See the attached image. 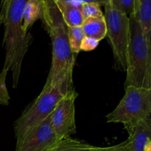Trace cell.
Returning a JSON list of instances; mask_svg holds the SVG:
<instances>
[{
  "label": "cell",
  "instance_id": "obj_1",
  "mask_svg": "<svg viewBox=\"0 0 151 151\" xmlns=\"http://www.w3.org/2000/svg\"><path fill=\"white\" fill-rule=\"evenodd\" d=\"M41 20L50 37L52 47V63L45 84L62 82L72 85V73L75 57L71 51L68 38L67 26L56 5L55 0H41Z\"/></svg>",
  "mask_w": 151,
  "mask_h": 151
},
{
  "label": "cell",
  "instance_id": "obj_2",
  "mask_svg": "<svg viewBox=\"0 0 151 151\" xmlns=\"http://www.w3.org/2000/svg\"><path fill=\"white\" fill-rule=\"evenodd\" d=\"M27 1L3 0L0 14V24L4 27L2 45L5 50L2 70L11 72L13 88L19 83L22 62L32 40L31 34L22 29V16Z\"/></svg>",
  "mask_w": 151,
  "mask_h": 151
},
{
  "label": "cell",
  "instance_id": "obj_3",
  "mask_svg": "<svg viewBox=\"0 0 151 151\" xmlns=\"http://www.w3.org/2000/svg\"><path fill=\"white\" fill-rule=\"evenodd\" d=\"M128 86L151 88V42L133 15L129 16L125 88Z\"/></svg>",
  "mask_w": 151,
  "mask_h": 151
},
{
  "label": "cell",
  "instance_id": "obj_4",
  "mask_svg": "<svg viewBox=\"0 0 151 151\" xmlns=\"http://www.w3.org/2000/svg\"><path fill=\"white\" fill-rule=\"evenodd\" d=\"M73 88L74 87L62 82L44 85L42 91L32 106L16 121L14 130L16 146L50 116L59 100Z\"/></svg>",
  "mask_w": 151,
  "mask_h": 151
},
{
  "label": "cell",
  "instance_id": "obj_5",
  "mask_svg": "<svg viewBox=\"0 0 151 151\" xmlns=\"http://www.w3.org/2000/svg\"><path fill=\"white\" fill-rule=\"evenodd\" d=\"M114 110L106 116L108 122L122 123L127 131L151 121V88L128 86Z\"/></svg>",
  "mask_w": 151,
  "mask_h": 151
},
{
  "label": "cell",
  "instance_id": "obj_6",
  "mask_svg": "<svg viewBox=\"0 0 151 151\" xmlns=\"http://www.w3.org/2000/svg\"><path fill=\"white\" fill-rule=\"evenodd\" d=\"M105 19L107 35L113 51L116 69L126 72L127 52L129 41V17L112 7L105 5Z\"/></svg>",
  "mask_w": 151,
  "mask_h": 151
},
{
  "label": "cell",
  "instance_id": "obj_7",
  "mask_svg": "<svg viewBox=\"0 0 151 151\" xmlns=\"http://www.w3.org/2000/svg\"><path fill=\"white\" fill-rule=\"evenodd\" d=\"M78 93L75 88L68 91L57 103L50 116V125L56 135L66 139L76 133L75 100Z\"/></svg>",
  "mask_w": 151,
  "mask_h": 151
},
{
  "label": "cell",
  "instance_id": "obj_8",
  "mask_svg": "<svg viewBox=\"0 0 151 151\" xmlns=\"http://www.w3.org/2000/svg\"><path fill=\"white\" fill-rule=\"evenodd\" d=\"M60 140L53 131L49 116L16 146V151H47Z\"/></svg>",
  "mask_w": 151,
  "mask_h": 151
},
{
  "label": "cell",
  "instance_id": "obj_9",
  "mask_svg": "<svg viewBox=\"0 0 151 151\" xmlns=\"http://www.w3.org/2000/svg\"><path fill=\"white\" fill-rule=\"evenodd\" d=\"M128 133L131 151H144L145 145L151 140V121L141 122Z\"/></svg>",
  "mask_w": 151,
  "mask_h": 151
},
{
  "label": "cell",
  "instance_id": "obj_10",
  "mask_svg": "<svg viewBox=\"0 0 151 151\" xmlns=\"http://www.w3.org/2000/svg\"><path fill=\"white\" fill-rule=\"evenodd\" d=\"M133 16L141 26L145 36L151 42V0H136Z\"/></svg>",
  "mask_w": 151,
  "mask_h": 151
},
{
  "label": "cell",
  "instance_id": "obj_11",
  "mask_svg": "<svg viewBox=\"0 0 151 151\" xmlns=\"http://www.w3.org/2000/svg\"><path fill=\"white\" fill-rule=\"evenodd\" d=\"M55 2L66 26H82L85 19L83 16L81 9L65 2L63 0H55Z\"/></svg>",
  "mask_w": 151,
  "mask_h": 151
},
{
  "label": "cell",
  "instance_id": "obj_12",
  "mask_svg": "<svg viewBox=\"0 0 151 151\" xmlns=\"http://www.w3.org/2000/svg\"><path fill=\"white\" fill-rule=\"evenodd\" d=\"M81 27L86 36L99 41H102L107 35V26L104 16L85 19Z\"/></svg>",
  "mask_w": 151,
  "mask_h": 151
},
{
  "label": "cell",
  "instance_id": "obj_13",
  "mask_svg": "<svg viewBox=\"0 0 151 151\" xmlns=\"http://www.w3.org/2000/svg\"><path fill=\"white\" fill-rule=\"evenodd\" d=\"M42 14V4L41 0H28L25 4L22 16V29L29 33V29L34 23L41 19Z\"/></svg>",
  "mask_w": 151,
  "mask_h": 151
},
{
  "label": "cell",
  "instance_id": "obj_14",
  "mask_svg": "<svg viewBox=\"0 0 151 151\" xmlns=\"http://www.w3.org/2000/svg\"><path fill=\"white\" fill-rule=\"evenodd\" d=\"M95 146L71 137L63 139L47 151H91Z\"/></svg>",
  "mask_w": 151,
  "mask_h": 151
},
{
  "label": "cell",
  "instance_id": "obj_15",
  "mask_svg": "<svg viewBox=\"0 0 151 151\" xmlns=\"http://www.w3.org/2000/svg\"><path fill=\"white\" fill-rule=\"evenodd\" d=\"M68 38L71 51L74 55L81 52V46L83 40L85 38V33L82 27H67Z\"/></svg>",
  "mask_w": 151,
  "mask_h": 151
},
{
  "label": "cell",
  "instance_id": "obj_16",
  "mask_svg": "<svg viewBox=\"0 0 151 151\" xmlns=\"http://www.w3.org/2000/svg\"><path fill=\"white\" fill-rule=\"evenodd\" d=\"M136 0H111L110 4L129 17L134 13Z\"/></svg>",
  "mask_w": 151,
  "mask_h": 151
},
{
  "label": "cell",
  "instance_id": "obj_17",
  "mask_svg": "<svg viewBox=\"0 0 151 151\" xmlns=\"http://www.w3.org/2000/svg\"><path fill=\"white\" fill-rule=\"evenodd\" d=\"M81 10L84 19L104 16L100 4L95 3H83L81 5Z\"/></svg>",
  "mask_w": 151,
  "mask_h": 151
},
{
  "label": "cell",
  "instance_id": "obj_18",
  "mask_svg": "<svg viewBox=\"0 0 151 151\" xmlns=\"http://www.w3.org/2000/svg\"><path fill=\"white\" fill-rule=\"evenodd\" d=\"M7 72L2 70L0 73V104L2 106H8L10 97L6 86V77Z\"/></svg>",
  "mask_w": 151,
  "mask_h": 151
},
{
  "label": "cell",
  "instance_id": "obj_19",
  "mask_svg": "<svg viewBox=\"0 0 151 151\" xmlns=\"http://www.w3.org/2000/svg\"><path fill=\"white\" fill-rule=\"evenodd\" d=\"M91 151H131L128 140L109 147H95Z\"/></svg>",
  "mask_w": 151,
  "mask_h": 151
},
{
  "label": "cell",
  "instance_id": "obj_20",
  "mask_svg": "<svg viewBox=\"0 0 151 151\" xmlns=\"http://www.w3.org/2000/svg\"><path fill=\"white\" fill-rule=\"evenodd\" d=\"M100 41L94 38H91V37L85 36V38L83 40L81 46V50L85 52L92 51L94 49L97 48V46L99 45Z\"/></svg>",
  "mask_w": 151,
  "mask_h": 151
},
{
  "label": "cell",
  "instance_id": "obj_21",
  "mask_svg": "<svg viewBox=\"0 0 151 151\" xmlns=\"http://www.w3.org/2000/svg\"><path fill=\"white\" fill-rule=\"evenodd\" d=\"M63 1L81 9V5L83 3H95V4H98L100 5L103 4L105 6L106 4L110 3L111 0H63Z\"/></svg>",
  "mask_w": 151,
  "mask_h": 151
},
{
  "label": "cell",
  "instance_id": "obj_22",
  "mask_svg": "<svg viewBox=\"0 0 151 151\" xmlns=\"http://www.w3.org/2000/svg\"><path fill=\"white\" fill-rule=\"evenodd\" d=\"M144 151H151V140L148 141L145 145L144 148Z\"/></svg>",
  "mask_w": 151,
  "mask_h": 151
}]
</instances>
